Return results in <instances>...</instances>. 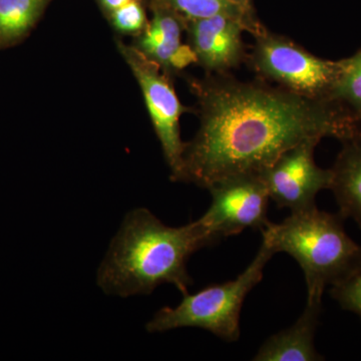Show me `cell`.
Wrapping results in <instances>:
<instances>
[{
    "mask_svg": "<svg viewBox=\"0 0 361 361\" xmlns=\"http://www.w3.org/2000/svg\"><path fill=\"white\" fill-rule=\"evenodd\" d=\"M199 94L201 127L185 146L180 180L206 189L231 176L260 174L308 140L343 142L361 132L341 102L307 99L261 80L215 73Z\"/></svg>",
    "mask_w": 361,
    "mask_h": 361,
    "instance_id": "1",
    "label": "cell"
},
{
    "mask_svg": "<svg viewBox=\"0 0 361 361\" xmlns=\"http://www.w3.org/2000/svg\"><path fill=\"white\" fill-rule=\"evenodd\" d=\"M212 245L198 220L183 227H169L145 208L126 216L97 271V285L104 293L129 297L151 294L172 284L183 295L193 283L187 270L192 255Z\"/></svg>",
    "mask_w": 361,
    "mask_h": 361,
    "instance_id": "2",
    "label": "cell"
},
{
    "mask_svg": "<svg viewBox=\"0 0 361 361\" xmlns=\"http://www.w3.org/2000/svg\"><path fill=\"white\" fill-rule=\"evenodd\" d=\"M341 214L317 207L290 214L263 230V241L274 253L292 256L305 277L307 300L320 299L327 286H336L361 271V246L346 234Z\"/></svg>",
    "mask_w": 361,
    "mask_h": 361,
    "instance_id": "3",
    "label": "cell"
},
{
    "mask_svg": "<svg viewBox=\"0 0 361 361\" xmlns=\"http://www.w3.org/2000/svg\"><path fill=\"white\" fill-rule=\"evenodd\" d=\"M274 251L262 242L257 255L236 279L211 285L195 294H184L176 307H164L147 324L149 334L197 327L227 342L240 337V314L249 292L260 283Z\"/></svg>",
    "mask_w": 361,
    "mask_h": 361,
    "instance_id": "4",
    "label": "cell"
},
{
    "mask_svg": "<svg viewBox=\"0 0 361 361\" xmlns=\"http://www.w3.org/2000/svg\"><path fill=\"white\" fill-rule=\"evenodd\" d=\"M254 37L246 63L259 80L307 99L336 101L334 92L343 70L342 59L318 58L289 37L267 28Z\"/></svg>",
    "mask_w": 361,
    "mask_h": 361,
    "instance_id": "5",
    "label": "cell"
},
{
    "mask_svg": "<svg viewBox=\"0 0 361 361\" xmlns=\"http://www.w3.org/2000/svg\"><path fill=\"white\" fill-rule=\"evenodd\" d=\"M208 190L212 203L198 221L212 245L248 228L262 232L271 224L267 217L270 197L260 174L231 176Z\"/></svg>",
    "mask_w": 361,
    "mask_h": 361,
    "instance_id": "6",
    "label": "cell"
},
{
    "mask_svg": "<svg viewBox=\"0 0 361 361\" xmlns=\"http://www.w3.org/2000/svg\"><path fill=\"white\" fill-rule=\"evenodd\" d=\"M319 142L308 140L297 145L260 173L270 200L278 208L289 209L291 213L312 208L317 194L330 189L331 169L318 167L314 161Z\"/></svg>",
    "mask_w": 361,
    "mask_h": 361,
    "instance_id": "7",
    "label": "cell"
},
{
    "mask_svg": "<svg viewBox=\"0 0 361 361\" xmlns=\"http://www.w3.org/2000/svg\"><path fill=\"white\" fill-rule=\"evenodd\" d=\"M130 66L141 85L145 101L164 155L172 169L175 180H180L185 146L180 135V116L185 108L180 104L174 89L158 68L139 58H129Z\"/></svg>",
    "mask_w": 361,
    "mask_h": 361,
    "instance_id": "8",
    "label": "cell"
},
{
    "mask_svg": "<svg viewBox=\"0 0 361 361\" xmlns=\"http://www.w3.org/2000/svg\"><path fill=\"white\" fill-rule=\"evenodd\" d=\"M245 25L231 16H219L192 20V49L197 61L215 73H230L246 63L242 33Z\"/></svg>",
    "mask_w": 361,
    "mask_h": 361,
    "instance_id": "9",
    "label": "cell"
},
{
    "mask_svg": "<svg viewBox=\"0 0 361 361\" xmlns=\"http://www.w3.org/2000/svg\"><path fill=\"white\" fill-rule=\"evenodd\" d=\"M322 300H307L305 310L292 326L270 336L259 348L253 360L316 361L323 360L316 351L314 337Z\"/></svg>",
    "mask_w": 361,
    "mask_h": 361,
    "instance_id": "10",
    "label": "cell"
},
{
    "mask_svg": "<svg viewBox=\"0 0 361 361\" xmlns=\"http://www.w3.org/2000/svg\"><path fill=\"white\" fill-rule=\"evenodd\" d=\"M342 148L331 168L330 189L344 218H351L361 229V132L341 142Z\"/></svg>",
    "mask_w": 361,
    "mask_h": 361,
    "instance_id": "11",
    "label": "cell"
},
{
    "mask_svg": "<svg viewBox=\"0 0 361 361\" xmlns=\"http://www.w3.org/2000/svg\"><path fill=\"white\" fill-rule=\"evenodd\" d=\"M142 49L157 63L182 70L196 63L193 49L180 42L179 21L170 13H157L142 39Z\"/></svg>",
    "mask_w": 361,
    "mask_h": 361,
    "instance_id": "12",
    "label": "cell"
},
{
    "mask_svg": "<svg viewBox=\"0 0 361 361\" xmlns=\"http://www.w3.org/2000/svg\"><path fill=\"white\" fill-rule=\"evenodd\" d=\"M174 8L184 14L191 20L211 18L214 16H231L241 21L246 27V32L253 37L266 30L255 16H249L238 7L229 4L227 0H167Z\"/></svg>",
    "mask_w": 361,
    "mask_h": 361,
    "instance_id": "13",
    "label": "cell"
},
{
    "mask_svg": "<svg viewBox=\"0 0 361 361\" xmlns=\"http://www.w3.org/2000/svg\"><path fill=\"white\" fill-rule=\"evenodd\" d=\"M42 0H0V37L25 32L37 18Z\"/></svg>",
    "mask_w": 361,
    "mask_h": 361,
    "instance_id": "14",
    "label": "cell"
},
{
    "mask_svg": "<svg viewBox=\"0 0 361 361\" xmlns=\"http://www.w3.org/2000/svg\"><path fill=\"white\" fill-rule=\"evenodd\" d=\"M342 61L343 70L334 92V99L348 106L361 122V49Z\"/></svg>",
    "mask_w": 361,
    "mask_h": 361,
    "instance_id": "15",
    "label": "cell"
},
{
    "mask_svg": "<svg viewBox=\"0 0 361 361\" xmlns=\"http://www.w3.org/2000/svg\"><path fill=\"white\" fill-rule=\"evenodd\" d=\"M330 294L344 310L355 313L361 319V271L341 284L331 287Z\"/></svg>",
    "mask_w": 361,
    "mask_h": 361,
    "instance_id": "16",
    "label": "cell"
},
{
    "mask_svg": "<svg viewBox=\"0 0 361 361\" xmlns=\"http://www.w3.org/2000/svg\"><path fill=\"white\" fill-rule=\"evenodd\" d=\"M114 23L123 32H135L141 30L145 23V13L141 6L132 0L113 11Z\"/></svg>",
    "mask_w": 361,
    "mask_h": 361,
    "instance_id": "17",
    "label": "cell"
},
{
    "mask_svg": "<svg viewBox=\"0 0 361 361\" xmlns=\"http://www.w3.org/2000/svg\"><path fill=\"white\" fill-rule=\"evenodd\" d=\"M227 1L233 6L238 7L249 16H254L253 8H252L251 0H227Z\"/></svg>",
    "mask_w": 361,
    "mask_h": 361,
    "instance_id": "18",
    "label": "cell"
},
{
    "mask_svg": "<svg viewBox=\"0 0 361 361\" xmlns=\"http://www.w3.org/2000/svg\"><path fill=\"white\" fill-rule=\"evenodd\" d=\"M130 1H132V0H102L104 6L111 11L126 6V4H129Z\"/></svg>",
    "mask_w": 361,
    "mask_h": 361,
    "instance_id": "19",
    "label": "cell"
}]
</instances>
